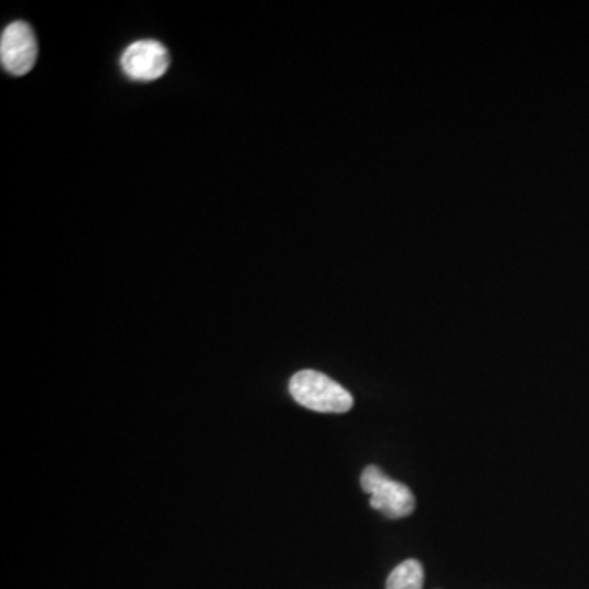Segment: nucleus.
<instances>
[{
    "label": "nucleus",
    "instance_id": "nucleus-3",
    "mask_svg": "<svg viewBox=\"0 0 589 589\" xmlns=\"http://www.w3.org/2000/svg\"><path fill=\"white\" fill-rule=\"evenodd\" d=\"M169 64V51L156 40L135 41L122 56L123 71L133 81H156L166 74Z\"/></svg>",
    "mask_w": 589,
    "mask_h": 589
},
{
    "label": "nucleus",
    "instance_id": "nucleus-5",
    "mask_svg": "<svg viewBox=\"0 0 589 589\" xmlns=\"http://www.w3.org/2000/svg\"><path fill=\"white\" fill-rule=\"evenodd\" d=\"M423 585L424 568L414 558L400 563L387 580V589H423Z\"/></svg>",
    "mask_w": 589,
    "mask_h": 589
},
{
    "label": "nucleus",
    "instance_id": "nucleus-1",
    "mask_svg": "<svg viewBox=\"0 0 589 589\" xmlns=\"http://www.w3.org/2000/svg\"><path fill=\"white\" fill-rule=\"evenodd\" d=\"M288 390L298 405L318 413H347L354 405V398L346 388L316 370H302L293 375Z\"/></svg>",
    "mask_w": 589,
    "mask_h": 589
},
{
    "label": "nucleus",
    "instance_id": "nucleus-2",
    "mask_svg": "<svg viewBox=\"0 0 589 589\" xmlns=\"http://www.w3.org/2000/svg\"><path fill=\"white\" fill-rule=\"evenodd\" d=\"M38 58L35 32L27 22L17 20L5 28L0 38V63L12 76H25Z\"/></svg>",
    "mask_w": 589,
    "mask_h": 589
},
{
    "label": "nucleus",
    "instance_id": "nucleus-4",
    "mask_svg": "<svg viewBox=\"0 0 589 589\" xmlns=\"http://www.w3.org/2000/svg\"><path fill=\"white\" fill-rule=\"evenodd\" d=\"M370 506L387 518L401 519L413 513L416 500L408 486L385 477L370 493Z\"/></svg>",
    "mask_w": 589,
    "mask_h": 589
}]
</instances>
